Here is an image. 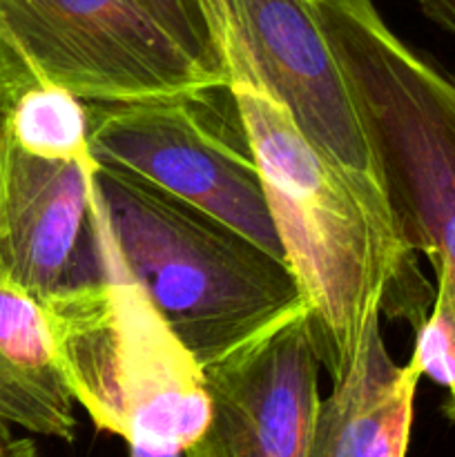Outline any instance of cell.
Masks as SVG:
<instances>
[{"instance_id":"obj_1","label":"cell","mask_w":455,"mask_h":457,"mask_svg":"<svg viewBox=\"0 0 455 457\" xmlns=\"http://www.w3.org/2000/svg\"><path fill=\"white\" fill-rule=\"evenodd\" d=\"M226 70L241 132L259 168L285 262L302 284L317 351L330 378L355 360L379 312L426 317L435 293L422 284L415 254L366 205L352 183L297 128L266 87L244 45L201 7Z\"/></svg>"},{"instance_id":"obj_2","label":"cell","mask_w":455,"mask_h":457,"mask_svg":"<svg viewBox=\"0 0 455 457\" xmlns=\"http://www.w3.org/2000/svg\"><path fill=\"white\" fill-rule=\"evenodd\" d=\"M94 201L129 275L201 369L308 311L290 266L205 210L94 163Z\"/></svg>"},{"instance_id":"obj_3","label":"cell","mask_w":455,"mask_h":457,"mask_svg":"<svg viewBox=\"0 0 455 457\" xmlns=\"http://www.w3.org/2000/svg\"><path fill=\"white\" fill-rule=\"evenodd\" d=\"M377 163L397 239L455 308V71L395 34L373 0H312ZM442 413L455 424V397Z\"/></svg>"},{"instance_id":"obj_4","label":"cell","mask_w":455,"mask_h":457,"mask_svg":"<svg viewBox=\"0 0 455 457\" xmlns=\"http://www.w3.org/2000/svg\"><path fill=\"white\" fill-rule=\"evenodd\" d=\"M92 232L96 275L43 302L71 395L129 449L186 453L210 422L203 369L125 268L94 192Z\"/></svg>"},{"instance_id":"obj_5","label":"cell","mask_w":455,"mask_h":457,"mask_svg":"<svg viewBox=\"0 0 455 457\" xmlns=\"http://www.w3.org/2000/svg\"><path fill=\"white\" fill-rule=\"evenodd\" d=\"M0 43L31 76L85 103L226 89L141 0H0Z\"/></svg>"},{"instance_id":"obj_6","label":"cell","mask_w":455,"mask_h":457,"mask_svg":"<svg viewBox=\"0 0 455 457\" xmlns=\"http://www.w3.org/2000/svg\"><path fill=\"white\" fill-rule=\"evenodd\" d=\"M201 96L85 103L94 163L141 177L285 262L248 143L228 138L199 107Z\"/></svg>"},{"instance_id":"obj_7","label":"cell","mask_w":455,"mask_h":457,"mask_svg":"<svg viewBox=\"0 0 455 457\" xmlns=\"http://www.w3.org/2000/svg\"><path fill=\"white\" fill-rule=\"evenodd\" d=\"M257 67L308 141L343 172L395 232L377 163L343 71L317 22L312 0H199Z\"/></svg>"},{"instance_id":"obj_8","label":"cell","mask_w":455,"mask_h":457,"mask_svg":"<svg viewBox=\"0 0 455 457\" xmlns=\"http://www.w3.org/2000/svg\"><path fill=\"white\" fill-rule=\"evenodd\" d=\"M319 351L308 311L203 369L210 422L183 457H312Z\"/></svg>"},{"instance_id":"obj_9","label":"cell","mask_w":455,"mask_h":457,"mask_svg":"<svg viewBox=\"0 0 455 457\" xmlns=\"http://www.w3.org/2000/svg\"><path fill=\"white\" fill-rule=\"evenodd\" d=\"M92 174L94 159L56 161L29 154L4 128L0 275L40 302L96 275L98 259L83 263V241L92 235Z\"/></svg>"},{"instance_id":"obj_10","label":"cell","mask_w":455,"mask_h":457,"mask_svg":"<svg viewBox=\"0 0 455 457\" xmlns=\"http://www.w3.org/2000/svg\"><path fill=\"white\" fill-rule=\"evenodd\" d=\"M419 379L413 360L400 366L388 355L375 320L352 364L321 400L312 457H406Z\"/></svg>"},{"instance_id":"obj_11","label":"cell","mask_w":455,"mask_h":457,"mask_svg":"<svg viewBox=\"0 0 455 457\" xmlns=\"http://www.w3.org/2000/svg\"><path fill=\"white\" fill-rule=\"evenodd\" d=\"M74 404L43 302L0 275V422L71 442Z\"/></svg>"},{"instance_id":"obj_12","label":"cell","mask_w":455,"mask_h":457,"mask_svg":"<svg viewBox=\"0 0 455 457\" xmlns=\"http://www.w3.org/2000/svg\"><path fill=\"white\" fill-rule=\"evenodd\" d=\"M4 128L29 154L56 161L92 159L85 101L31 74L13 92Z\"/></svg>"},{"instance_id":"obj_13","label":"cell","mask_w":455,"mask_h":457,"mask_svg":"<svg viewBox=\"0 0 455 457\" xmlns=\"http://www.w3.org/2000/svg\"><path fill=\"white\" fill-rule=\"evenodd\" d=\"M410 360L422 378L446 388V397H455V308L444 290L435 288L431 311L415 326Z\"/></svg>"},{"instance_id":"obj_14","label":"cell","mask_w":455,"mask_h":457,"mask_svg":"<svg viewBox=\"0 0 455 457\" xmlns=\"http://www.w3.org/2000/svg\"><path fill=\"white\" fill-rule=\"evenodd\" d=\"M181 43H186L199 58H203L214 70L223 71L217 49L212 45L205 18L201 13L199 0H141ZM226 74V71H223Z\"/></svg>"},{"instance_id":"obj_15","label":"cell","mask_w":455,"mask_h":457,"mask_svg":"<svg viewBox=\"0 0 455 457\" xmlns=\"http://www.w3.org/2000/svg\"><path fill=\"white\" fill-rule=\"evenodd\" d=\"M29 74L31 71L27 70L25 62H22L7 45L0 43V154H3L4 119H7L9 101H12L18 85H21Z\"/></svg>"},{"instance_id":"obj_16","label":"cell","mask_w":455,"mask_h":457,"mask_svg":"<svg viewBox=\"0 0 455 457\" xmlns=\"http://www.w3.org/2000/svg\"><path fill=\"white\" fill-rule=\"evenodd\" d=\"M418 4L435 25L455 34V0H418Z\"/></svg>"},{"instance_id":"obj_17","label":"cell","mask_w":455,"mask_h":457,"mask_svg":"<svg viewBox=\"0 0 455 457\" xmlns=\"http://www.w3.org/2000/svg\"><path fill=\"white\" fill-rule=\"evenodd\" d=\"M0 457H38L31 442L18 440V442H7L4 449L0 451Z\"/></svg>"},{"instance_id":"obj_18","label":"cell","mask_w":455,"mask_h":457,"mask_svg":"<svg viewBox=\"0 0 455 457\" xmlns=\"http://www.w3.org/2000/svg\"><path fill=\"white\" fill-rule=\"evenodd\" d=\"M129 457H183V453H161V451L129 449Z\"/></svg>"},{"instance_id":"obj_19","label":"cell","mask_w":455,"mask_h":457,"mask_svg":"<svg viewBox=\"0 0 455 457\" xmlns=\"http://www.w3.org/2000/svg\"><path fill=\"white\" fill-rule=\"evenodd\" d=\"M4 445H7V442H3V440H0V451L4 449Z\"/></svg>"}]
</instances>
